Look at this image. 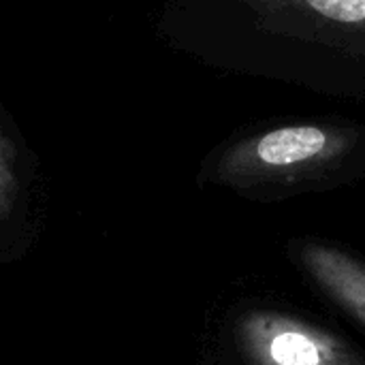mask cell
<instances>
[{
    "instance_id": "cell-1",
    "label": "cell",
    "mask_w": 365,
    "mask_h": 365,
    "mask_svg": "<svg viewBox=\"0 0 365 365\" xmlns=\"http://www.w3.org/2000/svg\"><path fill=\"white\" fill-rule=\"evenodd\" d=\"M353 141L355 135L338 126H280L233 145L218 163V175L229 184L310 175L338 163L349 154Z\"/></svg>"
},
{
    "instance_id": "cell-2",
    "label": "cell",
    "mask_w": 365,
    "mask_h": 365,
    "mask_svg": "<svg viewBox=\"0 0 365 365\" xmlns=\"http://www.w3.org/2000/svg\"><path fill=\"white\" fill-rule=\"evenodd\" d=\"M240 340L250 365H359L334 338L272 314L246 319Z\"/></svg>"
},
{
    "instance_id": "cell-3",
    "label": "cell",
    "mask_w": 365,
    "mask_h": 365,
    "mask_svg": "<svg viewBox=\"0 0 365 365\" xmlns=\"http://www.w3.org/2000/svg\"><path fill=\"white\" fill-rule=\"evenodd\" d=\"M259 15L287 26L365 38V0H246Z\"/></svg>"
},
{
    "instance_id": "cell-4",
    "label": "cell",
    "mask_w": 365,
    "mask_h": 365,
    "mask_svg": "<svg viewBox=\"0 0 365 365\" xmlns=\"http://www.w3.org/2000/svg\"><path fill=\"white\" fill-rule=\"evenodd\" d=\"M304 265L312 278L336 299L344 310L357 317L365 325V267L351 257L323 248L310 246L304 250Z\"/></svg>"
},
{
    "instance_id": "cell-5",
    "label": "cell",
    "mask_w": 365,
    "mask_h": 365,
    "mask_svg": "<svg viewBox=\"0 0 365 365\" xmlns=\"http://www.w3.org/2000/svg\"><path fill=\"white\" fill-rule=\"evenodd\" d=\"M19 180L15 169V150L0 128V229L9 220L17 201Z\"/></svg>"
}]
</instances>
